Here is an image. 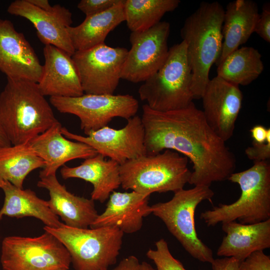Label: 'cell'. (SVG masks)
<instances>
[{"label": "cell", "mask_w": 270, "mask_h": 270, "mask_svg": "<svg viewBox=\"0 0 270 270\" xmlns=\"http://www.w3.org/2000/svg\"><path fill=\"white\" fill-rule=\"evenodd\" d=\"M150 196L134 191L112 192L105 210L98 214L90 228L111 226L124 234L137 232L142 228L144 218L152 214L148 204Z\"/></svg>", "instance_id": "d6986e66"}, {"label": "cell", "mask_w": 270, "mask_h": 270, "mask_svg": "<svg viewBox=\"0 0 270 270\" xmlns=\"http://www.w3.org/2000/svg\"><path fill=\"white\" fill-rule=\"evenodd\" d=\"M240 270H270V256L263 250H257L250 254L240 266Z\"/></svg>", "instance_id": "f546056e"}, {"label": "cell", "mask_w": 270, "mask_h": 270, "mask_svg": "<svg viewBox=\"0 0 270 270\" xmlns=\"http://www.w3.org/2000/svg\"><path fill=\"white\" fill-rule=\"evenodd\" d=\"M214 195L210 187L196 186L174 192L166 202L150 206L152 214L160 218L169 232L194 258L210 264L214 260L212 250L198 237L194 214L198 206L204 200L212 202Z\"/></svg>", "instance_id": "ba28073f"}, {"label": "cell", "mask_w": 270, "mask_h": 270, "mask_svg": "<svg viewBox=\"0 0 270 270\" xmlns=\"http://www.w3.org/2000/svg\"><path fill=\"white\" fill-rule=\"evenodd\" d=\"M140 270H154L152 266L148 263L143 262L140 263Z\"/></svg>", "instance_id": "f35d334b"}, {"label": "cell", "mask_w": 270, "mask_h": 270, "mask_svg": "<svg viewBox=\"0 0 270 270\" xmlns=\"http://www.w3.org/2000/svg\"><path fill=\"white\" fill-rule=\"evenodd\" d=\"M0 260L4 270H68L71 264L64 246L46 231L36 237H5Z\"/></svg>", "instance_id": "9c48e42d"}, {"label": "cell", "mask_w": 270, "mask_h": 270, "mask_svg": "<svg viewBox=\"0 0 270 270\" xmlns=\"http://www.w3.org/2000/svg\"><path fill=\"white\" fill-rule=\"evenodd\" d=\"M57 120L37 83L7 78L0 94V123L12 145L29 142Z\"/></svg>", "instance_id": "7a4b0ae2"}, {"label": "cell", "mask_w": 270, "mask_h": 270, "mask_svg": "<svg viewBox=\"0 0 270 270\" xmlns=\"http://www.w3.org/2000/svg\"><path fill=\"white\" fill-rule=\"evenodd\" d=\"M8 12L24 18L32 24L40 41L54 46L72 56L76 52L67 28L72 23L70 11L60 4L52 6L48 11L40 9L27 0H16L8 6Z\"/></svg>", "instance_id": "2e32d148"}, {"label": "cell", "mask_w": 270, "mask_h": 270, "mask_svg": "<svg viewBox=\"0 0 270 270\" xmlns=\"http://www.w3.org/2000/svg\"><path fill=\"white\" fill-rule=\"evenodd\" d=\"M192 70L182 40L169 48L160 68L144 82L138 92L150 108L168 112L187 107L194 100Z\"/></svg>", "instance_id": "8992f818"}, {"label": "cell", "mask_w": 270, "mask_h": 270, "mask_svg": "<svg viewBox=\"0 0 270 270\" xmlns=\"http://www.w3.org/2000/svg\"><path fill=\"white\" fill-rule=\"evenodd\" d=\"M43 53L44 63L37 83L42 94L50 97H77L84 94L72 56L52 45H46Z\"/></svg>", "instance_id": "ac0fdd59"}, {"label": "cell", "mask_w": 270, "mask_h": 270, "mask_svg": "<svg viewBox=\"0 0 270 270\" xmlns=\"http://www.w3.org/2000/svg\"><path fill=\"white\" fill-rule=\"evenodd\" d=\"M104 158L98 154L76 166L64 165L60 169L61 176L64 180L78 178L91 183L93 190L90 198L103 203L121 186L120 164Z\"/></svg>", "instance_id": "7402d4cb"}, {"label": "cell", "mask_w": 270, "mask_h": 270, "mask_svg": "<svg viewBox=\"0 0 270 270\" xmlns=\"http://www.w3.org/2000/svg\"><path fill=\"white\" fill-rule=\"evenodd\" d=\"M259 16L258 5L252 0H236L227 4L222 28V49L216 66L247 42L254 32Z\"/></svg>", "instance_id": "603a6c76"}, {"label": "cell", "mask_w": 270, "mask_h": 270, "mask_svg": "<svg viewBox=\"0 0 270 270\" xmlns=\"http://www.w3.org/2000/svg\"><path fill=\"white\" fill-rule=\"evenodd\" d=\"M62 127L58 120L28 142L34 152L44 162L40 178L56 174L58 168L70 160H85L98 154L88 145L66 138L62 133Z\"/></svg>", "instance_id": "e0dca14e"}, {"label": "cell", "mask_w": 270, "mask_h": 270, "mask_svg": "<svg viewBox=\"0 0 270 270\" xmlns=\"http://www.w3.org/2000/svg\"><path fill=\"white\" fill-rule=\"evenodd\" d=\"M11 145L0 123V148Z\"/></svg>", "instance_id": "74e56055"}, {"label": "cell", "mask_w": 270, "mask_h": 270, "mask_svg": "<svg viewBox=\"0 0 270 270\" xmlns=\"http://www.w3.org/2000/svg\"><path fill=\"white\" fill-rule=\"evenodd\" d=\"M69 253L74 270H106L116 263L124 233L111 226L74 228L63 224L56 228L44 226Z\"/></svg>", "instance_id": "52a82bcc"}, {"label": "cell", "mask_w": 270, "mask_h": 270, "mask_svg": "<svg viewBox=\"0 0 270 270\" xmlns=\"http://www.w3.org/2000/svg\"><path fill=\"white\" fill-rule=\"evenodd\" d=\"M119 1L120 0H82L77 7L86 16L107 10Z\"/></svg>", "instance_id": "4dcf8cb0"}, {"label": "cell", "mask_w": 270, "mask_h": 270, "mask_svg": "<svg viewBox=\"0 0 270 270\" xmlns=\"http://www.w3.org/2000/svg\"><path fill=\"white\" fill-rule=\"evenodd\" d=\"M141 120L146 154L170 150L186 157L193 164L190 184L210 187L214 182L228 180L234 172V154L193 102L185 108L168 112L144 104Z\"/></svg>", "instance_id": "6da1fadb"}, {"label": "cell", "mask_w": 270, "mask_h": 270, "mask_svg": "<svg viewBox=\"0 0 270 270\" xmlns=\"http://www.w3.org/2000/svg\"><path fill=\"white\" fill-rule=\"evenodd\" d=\"M0 71L7 78L38 83L42 66L24 34L11 21L0 18Z\"/></svg>", "instance_id": "9a60e30c"}, {"label": "cell", "mask_w": 270, "mask_h": 270, "mask_svg": "<svg viewBox=\"0 0 270 270\" xmlns=\"http://www.w3.org/2000/svg\"><path fill=\"white\" fill-rule=\"evenodd\" d=\"M170 32V23L163 21L146 30L131 32L132 46L123 65L121 78L138 83L155 74L168 56Z\"/></svg>", "instance_id": "7c38bea8"}, {"label": "cell", "mask_w": 270, "mask_h": 270, "mask_svg": "<svg viewBox=\"0 0 270 270\" xmlns=\"http://www.w3.org/2000/svg\"><path fill=\"white\" fill-rule=\"evenodd\" d=\"M183 270H186V269H185L184 268L183 269Z\"/></svg>", "instance_id": "ab89813d"}, {"label": "cell", "mask_w": 270, "mask_h": 270, "mask_svg": "<svg viewBox=\"0 0 270 270\" xmlns=\"http://www.w3.org/2000/svg\"><path fill=\"white\" fill-rule=\"evenodd\" d=\"M245 153L254 162L268 161L270 158V136L263 143L252 141V146L246 149Z\"/></svg>", "instance_id": "1f68e13d"}, {"label": "cell", "mask_w": 270, "mask_h": 270, "mask_svg": "<svg viewBox=\"0 0 270 270\" xmlns=\"http://www.w3.org/2000/svg\"><path fill=\"white\" fill-rule=\"evenodd\" d=\"M222 229L226 235L218 249V256L232 257L241 262L253 252L270 248V219L248 224L224 222Z\"/></svg>", "instance_id": "44dd1931"}, {"label": "cell", "mask_w": 270, "mask_h": 270, "mask_svg": "<svg viewBox=\"0 0 270 270\" xmlns=\"http://www.w3.org/2000/svg\"></svg>", "instance_id": "60d3db41"}, {"label": "cell", "mask_w": 270, "mask_h": 270, "mask_svg": "<svg viewBox=\"0 0 270 270\" xmlns=\"http://www.w3.org/2000/svg\"><path fill=\"white\" fill-rule=\"evenodd\" d=\"M252 141L258 143H263L270 136V128H266L262 125H256L250 130Z\"/></svg>", "instance_id": "d590c367"}, {"label": "cell", "mask_w": 270, "mask_h": 270, "mask_svg": "<svg viewBox=\"0 0 270 270\" xmlns=\"http://www.w3.org/2000/svg\"><path fill=\"white\" fill-rule=\"evenodd\" d=\"M228 180L240 186L241 194L234 202L220 204L202 212L200 218L208 226L238 220L254 224L270 219V164L254 162L245 170L234 172Z\"/></svg>", "instance_id": "277c9868"}, {"label": "cell", "mask_w": 270, "mask_h": 270, "mask_svg": "<svg viewBox=\"0 0 270 270\" xmlns=\"http://www.w3.org/2000/svg\"><path fill=\"white\" fill-rule=\"evenodd\" d=\"M30 4L36 7L46 11L52 10V6H51L48 0H27Z\"/></svg>", "instance_id": "8d00e7d4"}, {"label": "cell", "mask_w": 270, "mask_h": 270, "mask_svg": "<svg viewBox=\"0 0 270 270\" xmlns=\"http://www.w3.org/2000/svg\"><path fill=\"white\" fill-rule=\"evenodd\" d=\"M242 98L239 86L216 76L210 80L201 98L207 123L225 142L234 134Z\"/></svg>", "instance_id": "5bb4252c"}, {"label": "cell", "mask_w": 270, "mask_h": 270, "mask_svg": "<svg viewBox=\"0 0 270 270\" xmlns=\"http://www.w3.org/2000/svg\"><path fill=\"white\" fill-rule=\"evenodd\" d=\"M155 245L156 249H149L146 256L154 262L157 270H183L182 264L172 256L164 239L159 240Z\"/></svg>", "instance_id": "f1b7e54d"}, {"label": "cell", "mask_w": 270, "mask_h": 270, "mask_svg": "<svg viewBox=\"0 0 270 270\" xmlns=\"http://www.w3.org/2000/svg\"><path fill=\"white\" fill-rule=\"evenodd\" d=\"M58 112L74 114L80 120L86 135L107 126L114 118L128 119L136 116L139 104L128 94H85L77 97H50Z\"/></svg>", "instance_id": "30bf717a"}, {"label": "cell", "mask_w": 270, "mask_h": 270, "mask_svg": "<svg viewBox=\"0 0 270 270\" xmlns=\"http://www.w3.org/2000/svg\"><path fill=\"white\" fill-rule=\"evenodd\" d=\"M264 70L262 55L252 46H242L227 56L217 66V76L239 86L256 80Z\"/></svg>", "instance_id": "484cf974"}, {"label": "cell", "mask_w": 270, "mask_h": 270, "mask_svg": "<svg viewBox=\"0 0 270 270\" xmlns=\"http://www.w3.org/2000/svg\"><path fill=\"white\" fill-rule=\"evenodd\" d=\"M140 263L138 258L134 256H130L122 260L116 267L111 270H140Z\"/></svg>", "instance_id": "e575fe53"}, {"label": "cell", "mask_w": 270, "mask_h": 270, "mask_svg": "<svg viewBox=\"0 0 270 270\" xmlns=\"http://www.w3.org/2000/svg\"><path fill=\"white\" fill-rule=\"evenodd\" d=\"M124 0L120 1L104 12L86 16L76 26L67 31L76 51L83 50L104 43L108 34L125 21Z\"/></svg>", "instance_id": "d4e9b609"}, {"label": "cell", "mask_w": 270, "mask_h": 270, "mask_svg": "<svg viewBox=\"0 0 270 270\" xmlns=\"http://www.w3.org/2000/svg\"><path fill=\"white\" fill-rule=\"evenodd\" d=\"M40 178L38 186L48 190V206L65 225L81 228L90 226L98 216L94 200L71 193L59 182L56 174Z\"/></svg>", "instance_id": "ffe728a7"}, {"label": "cell", "mask_w": 270, "mask_h": 270, "mask_svg": "<svg viewBox=\"0 0 270 270\" xmlns=\"http://www.w3.org/2000/svg\"><path fill=\"white\" fill-rule=\"evenodd\" d=\"M224 10L218 2H202L185 20L180 36L186 44L192 72L194 99L201 98L209 72L221 53Z\"/></svg>", "instance_id": "3957f363"}, {"label": "cell", "mask_w": 270, "mask_h": 270, "mask_svg": "<svg viewBox=\"0 0 270 270\" xmlns=\"http://www.w3.org/2000/svg\"><path fill=\"white\" fill-rule=\"evenodd\" d=\"M188 164L186 157L170 150L128 160L120 165V186L148 195L175 192L189 182L192 172Z\"/></svg>", "instance_id": "5b68a950"}, {"label": "cell", "mask_w": 270, "mask_h": 270, "mask_svg": "<svg viewBox=\"0 0 270 270\" xmlns=\"http://www.w3.org/2000/svg\"><path fill=\"white\" fill-rule=\"evenodd\" d=\"M0 188L4 194V204L0 210V220L4 216H29L40 220L50 228H58L64 224L52 211L48 200L38 198L32 190L20 188L2 180H0Z\"/></svg>", "instance_id": "cb8c5ba5"}, {"label": "cell", "mask_w": 270, "mask_h": 270, "mask_svg": "<svg viewBox=\"0 0 270 270\" xmlns=\"http://www.w3.org/2000/svg\"><path fill=\"white\" fill-rule=\"evenodd\" d=\"M44 162L29 143L0 148V180L23 188L24 182L32 171L43 168Z\"/></svg>", "instance_id": "4316f807"}, {"label": "cell", "mask_w": 270, "mask_h": 270, "mask_svg": "<svg viewBox=\"0 0 270 270\" xmlns=\"http://www.w3.org/2000/svg\"><path fill=\"white\" fill-rule=\"evenodd\" d=\"M62 133L69 140L88 145L98 154L110 158L120 165L146 154L144 128L141 117L138 116L128 119L126 126L120 129L107 126L83 136L74 134L62 126Z\"/></svg>", "instance_id": "4fadbf2b"}, {"label": "cell", "mask_w": 270, "mask_h": 270, "mask_svg": "<svg viewBox=\"0 0 270 270\" xmlns=\"http://www.w3.org/2000/svg\"><path fill=\"white\" fill-rule=\"evenodd\" d=\"M240 262L232 257L214 259L211 264L212 270H240Z\"/></svg>", "instance_id": "836d02e7"}, {"label": "cell", "mask_w": 270, "mask_h": 270, "mask_svg": "<svg viewBox=\"0 0 270 270\" xmlns=\"http://www.w3.org/2000/svg\"><path fill=\"white\" fill-rule=\"evenodd\" d=\"M128 50L104 43L76 51L72 56L85 94H113L120 79Z\"/></svg>", "instance_id": "8fae6325"}, {"label": "cell", "mask_w": 270, "mask_h": 270, "mask_svg": "<svg viewBox=\"0 0 270 270\" xmlns=\"http://www.w3.org/2000/svg\"><path fill=\"white\" fill-rule=\"evenodd\" d=\"M254 32H256L267 42H270V5L266 3L262 6V12L255 26Z\"/></svg>", "instance_id": "d6a6232c"}, {"label": "cell", "mask_w": 270, "mask_h": 270, "mask_svg": "<svg viewBox=\"0 0 270 270\" xmlns=\"http://www.w3.org/2000/svg\"><path fill=\"white\" fill-rule=\"evenodd\" d=\"M179 0H124L125 21L131 32L148 30L160 22L168 12L175 10Z\"/></svg>", "instance_id": "83f0119b"}]
</instances>
